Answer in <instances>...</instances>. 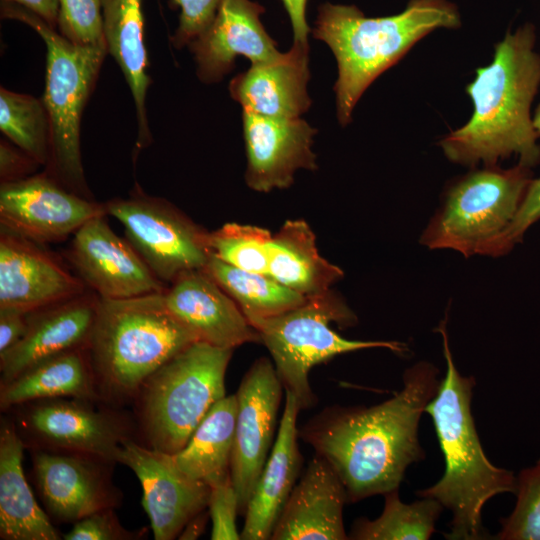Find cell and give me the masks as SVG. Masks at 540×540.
I'll use <instances>...</instances> for the list:
<instances>
[{
  "instance_id": "5",
  "label": "cell",
  "mask_w": 540,
  "mask_h": 540,
  "mask_svg": "<svg viewBox=\"0 0 540 540\" xmlns=\"http://www.w3.org/2000/svg\"><path fill=\"white\" fill-rule=\"evenodd\" d=\"M196 341L168 312L163 292L127 299L99 297L88 352L103 402L132 403L151 374Z\"/></svg>"
},
{
  "instance_id": "3",
  "label": "cell",
  "mask_w": 540,
  "mask_h": 540,
  "mask_svg": "<svg viewBox=\"0 0 540 540\" xmlns=\"http://www.w3.org/2000/svg\"><path fill=\"white\" fill-rule=\"evenodd\" d=\"M436 331L442 336L447 371L425 412L433 421L445 459V471L437 483L416 494L421 498L436 499L452 512L450 532L445 538L487 539L482 509L498 494H515L517 479L512 471L495 466L485 455L471 412L475 378L463 376L458 371L445 320Z\"/></svg>"
},
{
  "instance_id": "10",
  "label": "cell",
  "mask_w": 540,
  "mask_h": 540,
  "mask_svg": "<svg viewBox=\"0 0 540 540\" xmlns=\"http://www.w3.org/2000/svg\"><path fill=\"white\" fill-rule=\"evenodd\" d=\"M90 400L50 398L17 406L14 423L25 447L76 453L117 463V454L135 425L111 405Z\"/></svg>"
},
{
  "instance_id": "45",
  "label": "cell",
  "mask_w": 540,
  "mask_h": 540,
  "mask_svg": "<svg viewBox=\"0 0 540 540\" xmlns=\"http://www.w3.org/2000/svg\"><path fill=\"white\" fill-rule=\"evenodd\" d=\"M533 125L538 136L540 137V104L538 105L535 111V114L533 116Z\"/></svg>"
},
{
  "instance_id": "34",
  "label": "cell",
  "mask_w": 540,
  "mask_h": 540,
  "mask_svg": "<svg viewBox=\"0 0 540 540\" xmlns=\"http://www.w3.org/2000/svg\"><path fill=\"white\" fill-rule=\"evenodd\" d=\"M516 485V505L500 520L499 540H540V458L520 471Z\"/></svg>"
},
{
  "instance_id": "36",
  "label": "cell",
  "mask_w": 540,
  "mask_h": 540,
  "mask_svg": "<svg viewBox=\"0 0 540 540\" xmlns=\"http://www.w3.org/2000/svg\"><path fill=\"white\" fill-rule=\"evenodd\" d=\"M538 220H540V177L532 179L512 222L483 249L481 255L498 257L507 254Z\"/></svg>"
},
{
  "instance_id": "4",
  "label": "cell",
  "mask_w": 540,
  "mask_h": 540,
  "mask_svg": "<svg viewBox=\"0 0 540 540\" xmlns=\"http://www.w3.org/2000/svg\"><path fill=\"white\" fill-rule=\"evenodd\" d=\"M460 24L456 6L447 0H410L404 11L386 17H366L354 5H320L312 33L330 47L337 61L334 91L340 124L351 121L365 90L420 39Z\"/></svg>"
},
{
  "instance_id": "19",
  "label": "cell",
  "mask_w": 540,
  "mask_h": 540,
  "mask_svg": "<svg viewBox=\"0 0 540 540\" xmlns=\"http://www.w3.org/2000/svg\"><path fill=\"white\" fill-rule=\"evenodd\" d=\"M263 12L251 0H221L209 27L187 45L202 82L220 81L233 69L237 56L256 64L281 55L260 20Z\"/></svg>"
},
{
  "instance_id": "18",
  "label": "cell",
  "mask_w": 540,
  "mask_h": 540,
  "mask_svg": "<svg viewBox=\"0 0 540 540\" xmlns=\"http://www.w3.org/2000/svg\"><path fill=\"white\" fill-rule=\"evenodd\" d=\"M246 184L258 192L288 188L299 169L315 170L316 129L300 118H271L243 112Z\"/></svg>"
},
{
  "instance_id": "22",
  "label": "cell",
  "mask_w": 540,
  "mask_h": 540,
  "mask_svg": "<svg viewBox=\"0 0 540 540\" xmlns=\"http://www.w3.org/2000/svg\"><path fill=\"white\" fill-rule=\"evenodd\" d=\"M346 490L331 465L315 454L294 486L271 540H345Z\"/></svg>"
},
{
  "instance_id": "20",
  "label": "cell",
  "mask_w": 540,
  "mask_h": 540,
  "mask_svg": "<svg viewBox=\"0 0 540 540\" xmlns=\"http://www.w3.org/2000/svg\"><path fill=\"white\" fill-rule=\"evenodd\" d=\"M163 302L198 341L226 349L260 342L236 302L203 269L177 277L163 291Z\"/></svg>"
},
{
  "instance_id": "33",
  "label": "cell",
  "mask_w": 540,
  "mask_h": 540,
  "mask_svg": "<svg viewBox=\"0 0 540 540\" xmlns=\"http://www.w3.org/2000/svg\"><path fill=\"white\" fill-rule=\"evenodd\" d=\"M269 230L238 223H226L209 232V246L213 256L236 268L268 275Z\"/></svg>"
},
{
  "instance_id": "8",
  "label": "cell",
  "mask_w": 540,
  "mask_h": 540,
  "mask_svg": "<svg viewBox=\"0 0 540 540\" xmlns=\"http://www.w3.org/2000/svg\"><path fill=\"white\" fill-rule=\"evenodd\" d=\"M247 320L268 349L283 388L295 396L301 410L317 402L309 382L315 365L367 348H387L398 354L408 351L401 342L349 340L336 333L330 323L348 327L356 324L357 317L331 290L282 314Z\"/></svg>"
},
{
  "instance_id": "12",
  "label": "cell",
  "mask_w": 540,
  "mask_h": 540,
  "mask_svg": "<svg viewBox=\"0 0 540 540\" xmlns=\"http://www.w3.org/2000/svg\"><path fill=\"white\" fill-rule=\"evenodd\" d=\"M106 214L104 204L70 191L46 172L1 182V229L39 244L60 241Z\"/></svg>"
},
{
  "instance_id": "1",
  "label": "cell",
  "mask_w": 540,
  "mask_h": 540,
  "mask_svg": "<svg viewBox=\"0 0 540 540\" xmlns=\"http://www.w3.org/2000/svg\"><path fill=\"white\" fill-rule=\"evenodd\" d=\"M439 370L419 361L403 374V388L370 407L329 406L299 437L339 476L348 503L399 489L407 468L425 458L418 439L421 415L440 387Z\"/></svg>"
},
{
  "instance_id": "2",
  "label": "cell",
  "mask_w": 540,
  "mask_h": 540,
  "mask_svg": "<svg viewBox=\"0 0 540 540\" xmlns=\"http://www.w3.org/2000/svg\"><path fill=\"white\" fill-rule=\"evenodd\" d=\"M535 40L531 24L507 32L495 45L491 63L476 69L474 80L466 86L474 105L471 118L439 142L450 161L493 166L516 155L520 164L530 168L540 162L539 136L530 114L540 85Z\"/></svg>"
},
{
  "instance_id": "30",
  "label": "cell",
  "mask_w": 540,
  "mask_h": 540,
  "mask_svg": "<svg viewBox=\"0 0 540 540\" xmlns=\"http://www.w3.org/2000/svg\"><path fill=\"white\" fill-rule=\"evenodd\" d=\"M203 270L236 302L247 319L279 315L307 300L267 274L236 268L213 255Z\"/></svg>"
},
{
  "instance_id": "9",
  "label": "cell",
  "mask_w": 540,
  "mask_h": 540,
  "mask_svg": "<svg viewBox=\"0 0 540 540\" xmlns=\"http://www.w3.org/2000/svg\"><path fill=\"white\" fill-rule=\"evenodd\" d=\"M531 168L484 166L455 182L423 231L420 242L430 249H452L465 257L483 249L512 222L528 186Z\"/></svg>"
},
{
  "instance_id": "35",
  "label": "cell",
  "mask_w": 540,
  "mask_h": 540,
  "mask_svg": "<svg viewBox=\"0 0 540 540\" xmlns=\"http://www.w3.org/2000/svg\"><path fill=\"white\" fill-rule=\"evenodd\" d=\"M57 28L78 45L106 44L101 0H59Z\"/></svg>"
},
{
  "instance_id": "37",
  "label": "cell",
  "mask_w": 540,
  "mask_h": 540,
  "mask_svg": "<svg viewBox=\"0 0 540 540\" xmlns=\"http://www.w3.org/2000/svg\"><path fill=\"white\" fill-rule=\"evenodd\" d=\"M207 509L212 521V540L241 539L236 525L238 498L231 476L210 487Z\"/></svg>"
},
{
  "instance_id": "25",
  "label": "cell",
  "mask_w": 540,
  "mask_h": 540,
  "mask_svg": "<svg viewBox=\"0 0 540 540\" xmlns=\"http://www.w3.org/2000/svg\"><path fill=\"white\" fill-rule=\"evenodd\" d=\"M143 0H101L103 34L110 54L121 69L134 102L137 118L136 150L152 141L146 107L151 79L144 45Z\"/></svg>"
},
{
  "instance_id": "16",
  "label": "cell",
  "mask_w": 540,
  "mask_h": 540,
  "mask_svg": "<svg viewBox=\"0 0 540 540\" xmlns=\"http://www.w3.org/2000/svg\"><path fill=\"white\" fill-rule=\"evenodd\" d=\"M68 259L85 285L104 299H127L166 288L128 240L116 235L104 216L74 234Z\"/></svg>"
},
{
  "instance_id": "31",
  "label": "cell",
  "mask_w": 540,
  "mask_h": 540,
  "mask_svg": "<svg viewBox=\"0 0 540 540\" xmlns=\"http://www.w3.org/2000/svg\"><path fill=\"white\" fill-rule=\"evenodd\" d=\"M384 509L374 520L356 519L349 539L427 540L435 531L444 506L436 499L422 498L410 504L401 501L399 489L383 495Z\"/></svg>"
},
{
  "instance_id": "41",
  "label": "cell",
  "mask_w": 540,
  "mask_h": 540,
  "mask_svg": "<svg viewBox=\"0 0 540 540\" xmlns=\"http://www.w3.org/2000/svg\"><path fill=\"white\" fill-rule=\"evenodd\" d=\"M28 313L0 309V354L14 346L26 333Z\"/></svg>"
},
{
  "instance_id": "27",
  "label": "cell",
  "mask_w": 540,
  "mask_h": 540,
  "mask_svg": "<svg viewBox=\"0 0 540 540\" xmlns=\"http://www.w3.org/2000/svg\"><path fill=\"white\" fill-rule=\"evenodd\" d=\"M78 398L104 403L88 347L44 359L0 385V408L50 398Z\"/></svg>"
},
{
  "instance_id": "32",
  "label": "cell",
  "mask_w": 540,
  "mask_h": 540,
  "mask_svg": "<svg viewBox=\"0 0 540 540\" xmlns=\"http://www.w3.org/2000/svg\"><path fill=\"white\" fill-rule=\"evenodd\" d=\"M0 130L40 165L50 156L51 126L42 99L0 88Z\"/></svg>"
},
{
  "instance_id": "15",
  "label": "cell",
  "mask_w": 540,
  "mask_h": 540,
  "mask_svg": "<svg viewBox=\"0 0 540 540\" xmlns=\"http://www.w3.org/2000/svg\"><path fill=\"white\" fill-rule=\"evenodd\" d=\"M117 463L129 467L141 483L142 506L155 540L175 539L190 519L207 509L210 487L182 473L170 454L129 438L118 451Z\"/></svg>"
},
{
  "instance_id": "6",
  "label": "cell",
  "mask_w": 540,
  "mask_h": 540,
  "mask_svg": "<svg viewBox=\"0 0 540 540\" xmlns=\"http://www.w3.org/2000/svg\"><path fill=\"white\" fill-rule=\"evenodd\" d=\"M0 12L2 18L31 27L46 46L42 100L50 119L51 140L45 172L70 191L93 199L82 163L81 119L108 54L106 44L72 43L37 14L16 3L2 1Z\"/></svg>"
},
{
  "instance_id": "39",
  "label": "cell",
  "mask_w": 540,
  "mask_h": 540,
  "mask_svg": "<svg viewBox=\"0 0 540 540\" xmlns=\"http://www.w3.org/2000/svg\"><path fill=\"white\" fill-rule=\"evenodd\" d=\"M181 9L179 25L171 37L176 48H182L204 32L213 21L221 0H173Z\"/></svg>"
},
{
  "instance_id": "13",
  "label": "cell",
  "mask_w": 540,
  "mask_h": 540,
  "mask_svg": "<svg viewBox=\"0 0 540 540\" xmlns=\"http://www.w3.org/2000/svg\"><path fill=\"white\" fill-rule=\"evenodd\" d=\"M282 388L274 364L261 357L235 393L237 416L230 473L242 515L273 446Z\"/></svg>"
},
{
  "instance_id": "29",
  "label": "cell",
  "mask_w": 540,
  "mask_h": 540,
  "mask_svg": "<svg viewBox=\"0 0 540 540\" xmlns=\"http://www.w3.org/2000/svg\"><path fill=\"white\" fill-rule=\"evenodd\" d=\"M236 416V394L226 395L215 403L185 446L170 454L175 466L209 487L230 477Z\"/></svg>"
},
{
  "instance_id": "43",
  "label": "cell",
  "mask_w": 540,
  "mask_h": 540,
  "mask_svg": "<svg viewBox=\"0 0 540 540\" xmlns=\"http://www.w3.org/2000/svg\"><path fill=\"white\" fill-rule=\"evenodd\" d=\"M19 4L41 17L48 25L57 28L59 0H2Z\"/></svg>"
},
{
  "instance_id": "14",
  "label": "cell",
  "mask_w": 540,
  "mask_h": 540,
  "mask_svg": "<svg viewBox=\"0 0 540 540\" xmlns=\"http://www.w3.org/2000/svg\"><path fill=\"white\" fill-rule=\"evenodd\" d=\"M31 456L34 482L50 519L75 523L120 505L123 495L111 478L116 463L41 449H31Z\"/></svg>"
},
{
  "instance_id": "21",
  "label": "cell",
  "mask_w": 540,
  "mask_h": 540,
  "mask_svg": "<svg viewBox=\"0 0 540 540\" xmlns=\"http://www.w3.org/2000/svg\"><path fill=\"white\" fill-rule=\"evenodd\" d=\"M99 296L87 291L72 299L28 313L24 336L0 354V384L32 365L60 353L88 347Z\"/></svg>"
},
{
  "instance_id": "42",
  "label": "cell",
  "mask_w": 540,
  "mask_h": 540,
  "mask_svg": "<svg viewBox=\"0 0 540 540\" xmlns=\"http://www.w3.org/2000/svg\"><path fill=\"white\" fill-rule=\"evenodd\" d=\"M289 16L294 42L308 44V35L310 32L306 22V4L307 0H281Z\"/></svg>"
},
{
  "instance_id": "24",
  "label": "cell",
  "mask_w": 540,
  "mask_h": 540,
  "mask_svg": "<svg viewBox=\"0 0 540 540\" xmlns=\"http://www.w3.org/2000/svg\"><path fill=\"white\" fill-rule=\"evenodd\" d=\"M300 410L295 396L286 392L276 440L244 514L245 522L240 532L243 540L271 538L280 513L297 483L303 463L297 441Z\"/></svg>"
},
{
  "instance_id": "11",
  "label": "cell",
  "mask_w": 540,
  "mask_h": 540,
  "mask_svg": "<svg viewBox=\"0 0 540 540\" xmlns=\"http://www.w3.org/2000/svg\"><path fill=\"white\" fill-rule=\"evenodd\" d=\"M124 227L129 243L162 282L204 269L212 253L209 232L164 199L134 189L105 204Z\"/></svg>"
},
{
  "instance_id": "44",
  "label": "cell",
  "mask_w": 540,
  "mask_h": 540,
  "mask_svg": "<svg viewBox=\"0 0 540 540\" xmlns=\"http://www.w3.org/2000/svg\"><path fill=\"white\" fill-rule=\"evenodd\" d=\"M209 517L210 516H209L208 509H205L202 512L195 515L184 526L178 538L181 540L198 539L204 532Z\"/></svg>"
},
{
  "instance_id": "7",
  "label": "cell",
  "mask_w": 540,
  "mask_h": 540,
  "mask_svg": "<svg viewBox=\"0 0 540 540\" xmlns=\"http://www.w3.org/2000/svg\"><path fill=\"white\" fill-rule=\"evenodd\" d=\"M233 350L196 341L145 380L132 402L143 445L167 454L185 446L212 406L226 396Z\"/></svg>"
},
{
  "instance_id": "17",
  "label": "cell",
  "mask_w": 540,
  "mask_h": 540,
  "mask_svg": "<svg viewBox=\"0 0 540 540\" xmlns=\"http://www.w3.org/2000/svg\"><path fill=\"white\" fill-rule=\"evenodd\" d=\"M86 292L74 276L39 243L0 231V309L31 313Z\"/></svg>"
},
{
  "instance_id": "28",
  "label": "cell",
  "mask_w": 540,
  "mask_h": 540,
  "mask_svg": "<svg viewBox=\"0 0 540 540\" xmlns=\"http://www.w3.org/2000/svg\"><path fill=\"white\" fill-rule=\"evenodd\" d=\"M268 275L309 298L330 290L343 271L321 257L315 234L304 220H288L272 236Z\"/></svg>"
},
{
  "instance_id": "40",
  "label": "cell",
  "mask_w": 540,
  "mask_h": 540,
  "mask_svg": "<svg viewBox=\"0 0 540 540\" xmlns=\"http://www.w3.org/2000/svg\"><path fill=\"white\" fill-rule=\"evenodd\" d=\"M33 158L19 148H14L6 141L0 143L1 182H12L31 176L39 166Z\"/></svg>"
},
{
  "instance_id": "26",
  "label": "cell",
  "mask_w": 540,
  "mask_h": 540,
  "mask_svg": "<svg viewBox=\"0 0 540 540\" xmlns=\"http://www.w3.org/2000/svg\"><path fill=\"white\" fill-rule=\"evenodd\" d=\"M26 449L13 420L0 425V538L2 540H58L50 517L37 503L26 480Z\"/></svg>"
},
{
  "instance_id": "23",
  "label": "cell",
  "mask_w": 540,
  "mask_h": 540,
  "mask_svg": "<svg viewBox=\"0 0 540 540\" xmlns=\"http://www.w3.org/2000/svg\"><path fill=\"white\" fill-rule=\"evenodd\" d=\"M309 45L294 42L277 58L251 64L229 84L243 112L271 118H300L311 104L307 84Z\"/></svg>"
},
{
  "instance_id": "38",
  "label": "cell",
  "mask_w": 540,
  "mask_h": 540,
  "mask_svg": "<svg viewBox=\"0 0 540 540\" xmlns=\"http://www.w3.org/2000/svg\"><path fill=\"white\" fill-rule=\"evenodd\" d=\"M115 508L98 510L73 523L63 536L65 540H135L143 536L141 531L127 530L120 523Z\"/></svg>"
}]
</instances>
